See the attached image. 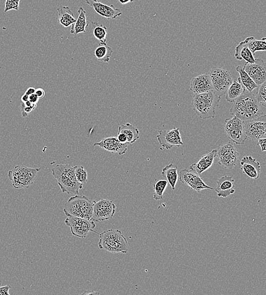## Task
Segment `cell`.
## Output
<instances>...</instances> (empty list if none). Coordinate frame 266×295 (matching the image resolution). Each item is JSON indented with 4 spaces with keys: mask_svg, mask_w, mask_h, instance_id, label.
<instances>
[{
    "mask_svg": "<svg viewBox=\"0 0 266 295\" xmlns=\"http://www.w3.org/2000/svg\"><path fill=\"white\" fill-rule=\"evenodd\" d=\"M230 114L242 121L258 118L264 115L255 95L246 89L233 103L230 109Z\"/></svg>",
    "mask_w": 266,
    "mask_h": 295,
    "instance_id": "cell-1",
    "label": "cell"
},
{
    "mask_svg": "<svg viewBox=\"0 0 266 295\" xmlns=\"http://www.w3.org/2000/svg\"><path fill=\"white\" fill-rule=\"evenodd\" d=\"M52 172L62 192L79 195V190L83 187V184L77 181L74 167L70 164H58L52 169Z\"/></svg>",
    "mask_w": 266,
    "mask_h": 295,
    "instance_id": "cell-2",
    "label": "cell"
},
{
    "mask_svg": "<svg viewBox=\"0 0 266 295\" xmlns=\"http://www.w3.org/2000/svg\"><path fill=\"white\" fill-rule=\"evenodd\" d=\"M221 96L212 91L207 93L195 94L192 99V108L197 116L200 119H207L216 117V109L219 107Z\"/></svg>",
    "mask_w": 266,
    "mask_h": 295,
    "instance_id": "cell-3",
    "label": "cell"
},
{
    "mask_svg": "<svg viewBox=\"0 0 266 295\" xmlns=\"http://www.w3.org/2000/svg\"><path fill=\"white\" fill-rule=\"evenodd\" d=\"M99 234L98 247L100 250L126 254L128 250V242L121 230L109 229Z\"/></svg>",
    "mask_w": 266,
    "mask_h": 295,
    "instance_id": "cell-4",
    "label": "cell"
},
{
    "mask_svg": "<svg viewBox=\"0 0 266 295\" xmlns=\"http://www.w3.org/2000/svg\"><path fill=\"white\" fill-rule=\"evenodd\" d=\"M93 205V202L85 196L74 195L64 205V213L67 216H73L92 220Z\"/></svg>",
    "mask_w": 266,
    "mask_h": 295,
    "instance_id": "cell-5",
    "label": "cell"
},
{
    "mask_svg": "<svg viewBox=\"0 0 266 295\" xmlns=\"http://www.w3.org/2000/svg\"><path fill=\"white\" fill-rule=\"evenodd\" d=\"M41 168H31L23 165L16 166L8 172L9 179L16 189L29 188L34 183Z\"/></svg>",
    "mask_w": 266,
    "mask_h": 295,
    "instance_id": "cell-6",
    "label": "cell"
},
{
    "mask_svg": "<svg viewBox=\"0 0 266 295\" xmlns=\"http://www.w3.org/2000/svg\"><path fill=\"white\" fill-rule=\"evenodd\" d=\"M212 86V91L218 95L225 94L233 82L230 72L226 69L214 67L208 73Z\"/></svg>",
    "mask_w": 266,
    "mask_h": 295,
    "instance_id": "cell-7",
    "label": "cell"
},
{
    "mask_svg": "<svg viewBox=\"0 0 266 295\" xmlns=\"http://www.w3.org/2000/svg\"><path fill=\"white\" fill-rule=\"evenodd\" d=\"M66 225L70 227L73 236L80 238H86L90 232H95V224L93 220L69 216L64 221ZM99 234V233H97Z\"/></svg>",
    "mask_w": 266,
    "mask_h": 295,
    "instance_id": "cell-8",
    "label": "cell"
},
{
    "mask_svg": "<svg viewBox=\"0 0 266 295\" xmlns=\"http://www.w3.org/2000/svg\"><path fill=\"white\" fill-rule=\"evenodd\" d=\"M225 131L229 139L236 144H244L247 139L244 122L236 116L225 120Z\"/></svg>",
    "mask_w": 266,
    "mask_h": 295,
    "instance_id": "cell-9",
    "label": "cell"
},
{
    "mask_svg": "<svg viewBox=\"0 0 266 295\" xmlns=\"http://www.w3.org/2000/svg\"><path fill=\"white\" fill-rule=\"evenodd\" d=\"M239 153L231 142L220 146L217 150L218 163L224 168L232 169L237 163Z\"/></svg>",
    "mask_w": 266,
    "mask_h": 295,
    "instance_id": "cell-10",
    "label": "cell"
},
{
    "mask_svg": "<svg viewBox=\"0 0 266 295\" xmlns=\"http://www.w3.org/2000/svg\"><path fill=\"white\" fill-rule=\"evenodd\" d=\"M244 122L247 138L253 140H258L265 138L266 135V115L247 120Z\"/></svg>",
    "mask_w": 266,
    "mask_h": 295,
    "instance_id": "cell-11",
    "label": "cell"
},
{
    "mask_svg": "<svg viewBox=\"0 0 266 295\" xmlns=\"http://www.w3.org/2000/svg\"><path fill=\"white\" fill-rule=\"evenodd\" d=\"M93 204V214L91 220L94 221L99 222L111 219L116 214V206L111 200L94 201Z\"/></svg>",
    "mask_w": 266,
    "mask_h": 295,
    "instance_id": "cell-12",
    "label": "cell"
},
{
    "mask_svg": "<svg viewBox=\"0 0 266 295\" xmlns=\"http://www.w3.org/2000/svg\"><path fill=\"white\" fill-rule=\"evenodd\" d=\"M180 179L182 183L186 184L198 192L205 189H209V190L213 189L212 187L205 184L203 179L200 178V175L190 169L181 170Z\"/></svg>",
    "mask_w": 266,
    "mask_h": 295,
    "instance_id": "cell-13",
    "label": "cell"
},
{
    "mask_svg": "<svg viewBox=\"0 0 266 295\" xmlns=\"http://www.w3.org/2000/svg\"><path fill=\"white\" fill-rule=\"evenodd\" d=\"M157 138L163 149L171 150L174 146H180L183 145L179 128H174L171 130H160Z\"/></svg>",
    "mask_w": 266,
    "mask_h": 295,
    "instance_id": "cell-14",
    "label": "cell"
},
{
    "mask_svg": "<svg viewBox=\"0 0 266 295\" xmlns=\"http://www.w3.org/2000/svg\"><path fill=\"white\" fill-rule=\"evenodd\" d=\"M243 68L256 85H259L265 81L266 66L262 59H256L253 64L246 63Z\"/></svg>",
    "mask_w": 266,
    "mask_h": 295,
    "instance_id": "cell-15",
    "label": "cell"
},
{
    "mask_svg": "<svg viewBox=\"0 0 266 295\" xmlns=\"http://www.w3.org/2000/svg\"><path fill=\"white\" fill-rule=\"evenodd\" d=\"M85 3L92 8L99 15L109 20L116 19L122 14L120 9L116 8L113 5L107 6L100 3L98 0H85Z\"/></svg>",
    "mask_w": 266,
    "mask_h": 295,
    "instance_id": "cell-16",
    "label": "cell"
},
{
    "mask_svg": "<svg viewBox=\"0 0 266 295\" xmlns=\"http://www.w3.org/2000/svg\"><path fill=\"white\" fill-rule=\"evenodd\" d=\"M190 90L194 94H199L212 91L211 81L208 73L202 74L192 78Z\"/></svg>",
    "mask_w": 266,
    "mask_h": 295,
    "instance_id": "cell-17",
    "label": "cell"
},
{
    "mask_svg": "<svg viewBox=\"0 0 266 295\" xmlns=\"http://www.w3.org/2000/svg\"><path fill=\"white\" fill-rule=\"evenodd\" d=\"M128 145V144L122 143L118 140L117 137L112 136L104 138L101 141L95 143L93 146L101 147L112 154L117 153L119 155H123L126 153Z\"/></svg>",
    "mask_w": 266,
    "mask_h": 295,
    "instance_id": "cell-18",
    "label": "cell"
},
{
    "mask_svg": "<svg viewBox=\"0 0 266 295\" xmlns=\"http://www.w3.org/2000/svg\"><path fill=\"white\" fill-rule=\"evenodd\" d=\"M243 172L249 178L254 179L259 178L260 173V165L258 161L251 156H245L241 161Z\"/></svg>",
    "mask_w": 266,
    "mask_h": 295,
    "instance_id": "cell-19",
    "label": "cell"
},
{
    "mask_svg": "<svg viewBox=\"0 0 266 295\" xmlns=\"http://www.w3.org/2000/svg\"><path fill=\"white\" fill-rule=\"evenodd\" d=\"M235 179L231 176H224L218 179L215 191L219 197L227 198L235 192Z\"/></svg>",
    "mask_w": 266,
    "mask_h": 295,
    "instance_id": "cell-20",
    "label": "cell"
},
{
    "mask_svg": "<svg viewBox=\"0 0 266 295\" xmlns=\"http://www.w3.org/2000/svg\"><path fill=\"white\" fill-rule=\"evenodd\" d=\"M217 155V150H214L209 153L201 157L198 163L192 164L190 167L199 175L212 167Z\"/></svg>",
    "mask_w": 266,
    "mask_h": 295,
    "instance_id": "cell-21",
    "label": "cell"
},
{
    "mask_svg": "<svg viewBox=\"0 0 266 295\" xmlns=\"http://www.w3.org/2000/svg\"><path fill=\"white\" fill-rule=\"evenodd\" d=\"M78 13H79V16L76 21L71 26V33L75 35L85 33L86 27L89 25V22L87 21L86 12L84 8L80 7L78 9Z\"/></svg>",
    "mask_w": 266,
    "mask_h": 295,
    "instance_id": "cell-22",
    "label": "cell"
},
{
    "mask_svg": "<svg viewBox=\"0 0 266 295\" xmlns=\"http://www.w3.org/2000/svg\"><path fill=\"white\" fill-rule=\"evenodd\" d=\"M58 22L64 27L72 26L76 21V18L70 7L61 6L57 9Z\"/></svg>",
    "mask_w": 266,
    "mask_h": 295,
    "instance_id": "cell-23",
    "label": "cell"
},
{
    "mask_svg": "<svg viewBox=\"0 0 266 295\" xmlns=\"http://www.w3.org/2000/svg\"><path fill=\"white\" fill-rule=\"evenodd\" d=\"M235 58L238 61L244 60L246 63L253 64L255 61L254 55L245 43L244 41H242L237 46L235 50Z\"/></svg>",
    "mask_w": 266,
    "mask_h": 295,
    "instance_id": "cell-24",
    "label": "cell"
},
{
    "mask_svg": "<svg viewBox=\"0 0 266 295\" xmlns=\"http://www.w3.org/2000/svg\"><path fill=\"white\" fill-rule=\"evenodd\" d=\"M162 175L167 178V181L171 186L172 190H175L179 178L177 166L173 164L166 166L162 170Z\"/></svg>",
    "mask_w": 266,
    "mask_h": 295,
    "instance_id": "cell-25",
    "label": "cell"
},
{
    "mask_svg": "<svg viewBox=\"0 0 266 295\" xmlns=\"http://www.w3.org/2000/svg\"><path fill=\"white\" fill-rule=\"evenodd\" d=\"M118 132L123 133L126 135L128 144H133L139 139L138 128L129 123L119 126Z\"/></svg>",
    "mask_w": 266,
    "mask_h": 295,
    "instance_id": "cell-26",
    "label": "cell"
},
{
    "mask_svg": "<svg viewBox=\"0 0 266 295\" xmlns=\"http://www.w3.org/2000/svg\"><path fill=\"white\" fill-rule=\"evenodd\" d=\"M245 90V88L237 80L233 81L228 87L226 93V99L229 103H234Z\"/></svg>",
    "mask_w": 266,
    "mask_h": 295,
    "instance_id": "cell-27",
    "label": "cell"
},
{
    "mask_svg": "<svg viewBox=\"0 0 266 295\" xmlns=\"http://www.w3.org/2000/svg\"><path fill=\"white\" fill-rule=\"evenodd\" d=\"M236 71L239 73L240 77L238 78L237 81L245 87V89L249 92L253 91L255 89L257 88L258 86L254 81L249 76L241 66H237Z\"/></svg>",
    "mask_w": 266,
    "mask_h": 295,
    "instance_id": "cell-28",
    "label": "cell"
},
{
    "mask_svg": "<svg viewBox=\"0 0 266 295\" xmlns=\"http://www.w3.org/2000/svg\"><path fill=\"white\" fill-rule=\"evenodd\" d=\"M244 41L247 47L254 55L256 52H264L266 50V39L256 40L253 36L247 37Z\"/></svg>",
    "mask_w": 266,
    "mask_h": 295,
    "instance_id": "cell-29",
    "label": "cell"
},
{
    "mask_svg": "<svg viewBox=\"0 0 266 295\" xmlns=\"http://www.w3.org/2000/svg\"><path fill=\"white\" fill-rule=\"evenodd\" d=\"M113 53V49L107 43H99L98 47L95 50V57L98 61L109 63Z\"/></svg>",
    "mask_w": 266,
    "mask_h": 295,
    "instance_id": "cell-30",
    "label": "cell"
},
{
    "mask_svg": "<svg viewBox=\"0 0 266 295\" xmlns=\"http://www.w3.org/2000/svg\"><path fill=\"white\" fill-rule=\"evenodd\" d=\"M91 24L95 38L99 41L100 43H107V27L98 22H91Z\"/></svg>",
    "mask_w": 266,
    "mask_h": 295,
    "instance_id": "cell-31",
    "label": "cell"
},
{
    "mask_svg": "<svg viewBox=\"0 0 266 295\" xmlns=\"http://www.w3.org/2000/svg\"><path fill=\"white\" fill-rule=\"evenodd\" d=\"M168 181L164 179H161L154 184L153 186V198L155 201H159L163 199L164 193L165 189L168 186Z\"/></svg>",
    "mask_w": 266,
    "mask_h": 295,
    "instance_id": "cell-32",
    "label": "cell"
},
{
    "mask_svg": "<svg viewBox=\"0 0 266 295\" xmlns=\"http://www.w3.org/2000/svg\"><path fill=\"white\" fill-rule=\"evenodd\" d=\"M256 89H257V91H256L255 97L260 105H262L265 108L266 107V82L265 81L263 84L258 85Z\"/></svg>",
    "mask_w": 266,
    "mask_h": 295,
    "instance_id": "cell-33",
    "label": "cell"
},
{
    "mask_svg": "<svg viewBox=\"0 0 266 295\" xmlns=\"http://www.w3.org/2000/svg\"><path fill=\"white\" fill-rule=\"evenodd\" d=\"M74 168L77 181L82 184L88 182V173L84 167L82 166H76Z\"/></svg>",
    "mask_w": 266,
    "mask_h": 295,
    "instance_id": "cell-34",
    "label": "cell"
},
{
    "mask_svg": "<svg viewBox=\"0 0 266 295\" xmlns=\"http://www.w3.org/2000/svg\"><path fill=\"white\" fill-rule=\"evenodd\" d=\"M19 5L20 4L18 3L16 0H7L4 12L7 13L11 10L18 11Z\"/></svg>",
    "mask_w": 266,
    "mask_h": 295,
    "instance_id": "cell-35",
    "label": "cell"
},
{
    "mask_svg": "<svg viewBox=\"0 0 266 295\" xmlns=\"http://www.w3.org/2000/svg\"><path fill=\"white\" fill-rule=\"evenodd\" d=\"M36 108V105L33 106V107H27L25 106L24 103H22L21 105L22 117L23 118L27 117L28 116L29 114L33 112Z\"/></svg>",
    "mask_w": 266,
    "mask_h": 295,
    "instance_id": "cell-36",
    "label": "cell"
},
{
    "mask_svg": "<svg viewBox=\"0 0 266 295\" xmlns=\"http://www.w3.org/2000/svg\"><path fill=\"white\" fill-rule=\"evenodd\" d=\"M11 288V285H7L6 286L0 287V295H9V290Z\"/></svg>",
    "mask_w": 266,
    "mask_h": 295,
    "instance_id": "cell-37",
    "label": "cell"
},
{
    "mask_svg": "<svg viewBox=\"0 0 266 295\" xmlns=\"http://www.w3.org/2000/svg\"><path fill=\"white\" fill-rule=\"evenodd\" d=\"M117 138L118 140L122 142V143H127V137L123 133L118 132V136Z\"/></svg>",
    "mask_w": 266,
    "mask_h": 295,
    "instance_id": "cell-38",
    "label": "cell"
},
{
    "mask_svg": "<svg viewBox=\"0 0 266 295\" xmlns=\"http://www.w3.org/2000/svg\"><path fill=\"white\" fill-rule=\"evenodd\" d=\"M258 145L260 146L261 151L262 152H264L266 150V139L265 138H262V139H260L258 140Z\"/></svg>",
    "mask_w": 266,
    "mask_h": 295,
    "instance_id": "cell-39",
    "label": "cell"
},
{
    "mask_svg": "<svg viewBox=\"0 0 266 295\" xmlns=\"http://www.w3.org/2000/svg\"><path fill=\"white\" fill-rule=\"evenodd\" d=\"M35 94L38 96V97L40 99H42L44 97L45 92L42 88H38L35 90Z\"/></svg>",
    "mask_w": 266,
    "mask_h": 295,
    "instance_id": "cell-40",
    "label": "cell"
},
{
    "mask_svg": "<svg viewBox=\"0 0 266 295\" xmlns=\"http://www.w3.org/2000/svg\"><path fill=\"white\" fill-rule=\"evenodd\" d=\"M29 100L31 103L37 104L39 102V99L38 97V96L34 93L29 96Z\"/></svg>",
    "mask_w": 266,
    "mask_h": 295,
    "instance_id": "cell-41",
    "label": "cell"
},
{
    "mask_svg": "<svg viewBox=\"0 0 266 295\" xmlns=\"http://www.w3.org/2000/svg\"><path fill=\"white\" fill-rule=\"evenodd\" d=\"M35 90L36 89L34 88V87H30L26 90L25 94L29 96L31 94H34L35 93Z\"/></svg>",
    "mask_w": 266,
    "mask_h": 295,
    "instance_id": "cell-42",
    "label": "cell"
},
{
    "mask_svg": "<svg viewBox=\"0 0 266 295\" xmlns=\"http://www.w3.org/2000/svg\"><path fill=\"white\" fill-rule=\"evenodd\" d=\"M123 5H126L128 3L134 2L135 0H118Z\"/></svg>",
    "mask_w": 266,
    "mask_h": 295,
    "instance_id": "cell-43",
    "label": "cell"
},
{
    "mask_svg": "<svg viewBox=\"0 0 266 295\" xmlns=\"http://www.w3.org/2000/svg\"><path fill=\"white\" fill-rule=\"evenodd\" d=\"M29 100V95L26 94L25 93L22 96L21 101L22 103H25L26 101Z\"/></svg>",
    "mask_w": 266,
    "mask_h": 295,
    "instance_id": "cell-44",
    "label": "cell"
},
{
    "mask_svg": "<svg viewBox=\"0 0 266 295\" xmlns=\"http://www.w3.org/2000/svg\"><path fill=\"white\" fill-rule=\"evenodd\" d=\"M99 294V292H94V291H86L83 293H82L81 294H86V295H88V294Z\"/></svg>",
    "mask_w": 266,
    "mask_h": 295,
    "instance_id": "cell-45",
    "label": "cell"
},
{
    "mask_svg": "<svg viewBox=\"0 0 266 295\" xmlns=\"http://www.w3.org/2000/svg\"><path fill=\"white\" fill-rule=\"evenodd\" d=\"M16 1L18 3H20L21 0H16Z\"/></svg>",
    "mask_w": 266,
    "mask_h": 295,
    "instance_id": "cell-46",
    "label": "cell"
},
{
    "mask_svg": "<svg viewBox=\"0 0 266 295\" xmlns=\"http://www.w3.org/2000/svg\"><path fill=\"white\" fill-rule=\"evenodd\" d=\"M1 283H2V282H1V280H0V284H1Z\"/></svg>",
    "mask_w": 266,
    "mask_h": 295,
    "instance_id": "cell-47",
    "label": "cell"
}]
</instances>
